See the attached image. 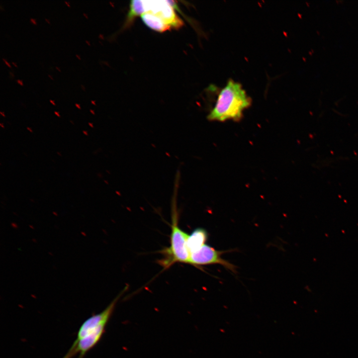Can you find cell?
Listing matches in <instances>:
<instances>
[{"label":"cell","instance_id":"cell-1","mask_svg":"<svg viewBox=\"0 0 358 358\" xmlns=\"http://www.w3.org/2000/svg\"><path fill=\"white\" fill-rule=\"evenodd\" d=\"M101 312L87 319L80 327L75 340L63 358H84L86 354L99 342L118 300L126 288Z\"/></svg>","mask_w":358,"mask_h":358},{"label":"cell","instance_id":"cell-2","mask_svg":"<svg viewBox=\"0 0 358 358\" xmlns=\"http://www.w3.org/2000/svg\"><path fill=\"white\" fill-rule=\"evenodd\" d=\"M251 104V99L242 86L232 79L220 90L214 106L208 114L210 121H238Z\"/></svg>","mask_w":358,"mask_h":358},{"label":"cell","instance_id":"cell-3","mask_svg":"<svg viewBox=\"0 0 358 358\" xmlns=\"http://www.w3.org/2000/svg\"><path fill=\"white\" fill-rule=\"evenodd\" d=\"M179 178V175H177L172 201L170 246L161 251L164 257L159 261L164 269L168 268L176 263H189L190 253L187 247V240L189 235L179 228L178 223L177 196Z\"/></svg>","mask_w":358,"mask_h":358},{"label":"cell","instance_id":"cell-4","mask_svg":"<svg viewBox=\"0 0 358 358\" xmlns=\"http://www.w3.org/2000/svg\"><path fill=\"white\" fill-rule=\"evenodd\" d=\"M227 251H218L205 244L197 251L190 254L189 264L199 268L202 265L219 264L233 272H236V267L223 259L221 256Z\"/></svg>","mask_w":358,"mask_h":358},{"label":"cell","instance_id":"cell-5","mask_svg":"<svg viewBox=\"0 0 358 358\" xmlns=\"http://www.w3.org/2000/svg\"><path fill=\"white\" fill-rule=\"evenodd\" d=\"M145 13L151 12L162 18L172 28L183 25L170 0H143Z\"/></svg>","mask_w":358,"mask_h":358},{"label":"cell","instance_id":"cell-6","mask_svg":"<svg viewBox=\"0 0 358 358\" xmlns=\"http://www.w3.org/2000/svg\"><path fill=\"white\" fill-rule=\"evenodd\" d=\"M208 233L206 230L197 228L189 235L187 240V247L190 253H194L202 247L208 239Z\"/></svg>","mask_w":358,"mask_h":358},{"label":"cell","instance_id":"cell-7","mask_svg":"<svg viewBox=\"0 0 358 358\" xmlns=\"http://www.w3.org/2000/svg\"><path fill=\"white\" fill-rule=\"evenodd\" d=\"M141 17L148 27L156 31L163 32L172 29L162 18L151 12H145Z\"/></svg>","mask_w":358,"mask_h":358},{"label":"cell","instance_id":"cell-8","mask_svg":"<svg viewBox=\"0 0 358 358\" xmlns=\"http://www.w3.org/2000/svg\"><path fill=\"white\" fill-rule=\"evenodd\" d=\"M145 13L143 0H132L127 14L125 25L129 24L135 17L141 16Z\"/></svg>","mask_w":358,"mask_h":358},{"label":"cell","instance_id":"cell-9","mask_svg":"<svg viewBox=\"0 0 358 358\" xmlns=\"http://www.w3.org/2000/svg\"><path fill=\"white\" fill-rule=\"evenodd\" d=\"M2 60H3V61L4 62V63H5V64H6L8 67L11 68V66H10V65H9V64L4 59L2 58Z\"/></svg>","mask_w":358,"mask_h":358},{"label":"cell","instance_id":"cell-10","mask_svg":"<svg viewBox=\"0 0 358 358\" xmlns=\"http://www.w3.org/2000/svg\"><path fill=\"white\" fill-rule=\"evenodd\" d=\"M30 21L34 24H36V20L34 18H30Z\"/></svg>","mask_w":358,"mask_h":358},{"label":"cell","instance_id":"cell-11","mask_svg":"<svg viewBox=\"0 0 358 358\" xmlns=\"http://www.w3.org/2000/svg\"><path fill=\"white\" fill-rule=\"evenodd\" d=\"M16 82L18 83V84L20 85L21 86H23V83L21 80H17Z\"/></svg>","mask_w":358,"mask_h":358},{"label":"cell","instance_id":"cell-12","mask_svg":"<svg viewBox=\"0 0 358 358\" xmlns=\"http://www.w3.org/2000/svg\"><path fill=\"white\" fill-rule=\"evenodd\" d=\"M54 113H55V114L56 116H57L58 117H60V114H59V113H58V112L55 111H54Z\"/></svg>","mask_w":358,"mask_h":358},{"label":"cell","instance_id":"cell-13","mask_svg":"<svg viewBox=\"0 0 358 358\" xmlns=\"http://www.w3.org/2000/svg\"><path fill=\"white\" fill-rule=\"evenodd\" d=\"M26 128L30 132H31V133L33 132V130L29 127H27Z\"/></svg>","mask_w":358,"mask_h":358},{"label":"cell","instance_id":"cell-14","mask_svg":"<svg viewBox=\"0 0 358 358\" xmlns=\"http://www.w3.org/2000/svg\"><path fill=\"white\" fill-rule=\"evenodd\" d=\"M83 133L85 135L88 136V135H89V134H88V132H87V131L83 130Z\"/></svg>","mask_w":358,"mask_h":358},{"label":"cell","instance_id":"cell-15","mask_svg":"<svg viewBox=\"0 0 358 358\" xmlns=\"http://www.w3.org/2000/svg\"><path fill=\"white\" fill-rule=\"evenodd\" d=\"M75 105H76V106L78 108H79V109H81V108L80 104H78V103H75Z\"/></svg>","mask_w":358,"mask_h":358},{"label":"cell","instance_id":"cell-16","mask_svg":"<svg viewBox=\"0 0 358 358\" xmlns=\"http://www.w3.org/2000/svg\"><path fill=\"white\" fill-rule=\"evenodd\" d=\"M50 102L53 105H56V104L55 103V102H54V101H53L52 99H50Z\"/></svg>","mask_w":358,"mask_h":358},{"label":"cell","instance_id":"cell-17","mask_svg":"<svg viewBox=\"0 0 358 358\" xmlns=\"http://www.w3.org/2000/svg\"><path fill=\"white\" fill-rule=\"evenodd\" d=\"M88 124H89V125L91 127H92V128L93 127V125L92 123H90V122H89V123H88Z\"/></svg>","mask_w":358,"mask_h":358},{"label":"cell","instance_id":"cell-18","mask_svg":"<svg viewBox=\"0 0 358 358\" xmlns=\"http://www.w3.org/2000/svg\"><path fill=\"white\" fill-rule=\"evenodd\" d=\"M0 114L1 115V116H2L3 117H5L4 114L2 112L0 111Z\"/></svg>","mask_w":358,"mask_h":358},{"label":"cell","instance_id":"cell-19","mask_svg":"<svg viewBox=\"0 0 358 358\" xmlns=\"http://www.w3.org/2000/svg\"><path fill=\"white\" fill-rule=\"evenodd\" d=\"M90 111L92 114H94V112L93 110L90 109Z\"/></svg>","mask_w":358,"mask_h":358},{"label":"cell","instance_id":"cell-20","mask_svg":"<svg viewBox=\"0 0 358 358\" xmlns=\"http://www.w3.org/2000/svg\"><path fill=\"white\" fill-rule=\"evenodd\" d=\"M0 125L1 127V128H4V126L3 125V124L2 123H0Z\"/></svg>","mask_w":358,"mask_h":358},{"label":"cell","instance_id":"cell-21","mask_svg":"<svg viewBox=\"0 0 358 358\" xmlns=\"http://www.w3.org/2000/svg\"><path fill=\"white\" fill-rule=\"evenodd\" d=\"M65 2L68 6V7H70V5H69L68 2H67V1H65Z\"/></svg>","mask_w":358,"mask_h":358},{"label":"cell","instance_id":"cell-22","mask_svg":"<svg viewBox=\"0 0 358 358\" xmlns=\"http://www.w3.org/2000/svg\"><path fill=\"white\" fill-rule=\"evenodd\" d=\"M83 15L86 17V18H88V16L85 13H83Z\"/></svg>","mask_w":358,"mask_h":358},{"label":"cell","instance_id":"cell-23","mask_svg":"<svg viewBox=\"0 0 358 358\" xmlns=\"http://www.w3.org/2000/svg\"><path fill=\"white\" fill-rule=\"evenodd\" d=\"M91 103L93 105H95V102L93 100H91Z\"/></svg>","mask_w":358,"mask_h":358},{"label":"cell","instance_id":"cell-24","mask_svg":"<svg viewBox=\"0 0 358 358\" xmlns=\"http://www.w3.org/2000/svg\"><path fill=\"white\" fill-rule=\"evenodd\" d=\"M76 56L79 60L81 59L80 57L78 55L76 54Z\"/></svg>","mask_w":358,"mask_h":358},{"label":"cell","instance_id":"cell-25","mask_svg":"<svg viewBox=\"0 0 358 358\" xmlns=\"http://www.w3.org/2000/svg\"><path fill=\"white\" fill-rule=\"evenodd\" d=\"M86 42L88 44V45H90V42L87 40H86Z\"/></svg>","mask_w":358,"mask_h":358},{"label":"cell","instance_id":"cell-26","mask_svg":"<svg viewBox=\"0 0 358 358\" xmlns=\"http://www.w3.org/2000/svg\"><path fill=\"white\" fill-rule=\"evenodd\" d=\"M57 154H58L59 156H62L61 154L59 152H57Z\"/></svg>","mask_w":358,"mask_h":358},{"label":"cell","instance_id":"cell-27","mask_svg":"<svg viewBox=\"0 0 358 358\" xmlns=\"http://www.w3.org/2000/svg\"><path fill=\"white\" fill-rule=\"evenodd\" d=\"M45 20L49 24H50V22L49 21V20H48L47 19L45 18Z\"/></svg>","mask_w":358,"mask_h":358},{"label":"cell","instance_id":"cell-28","mask_svg":"<svg viewBox=\"0 0 358 358\" xmlns=\"http://www.w3.org/2000/svg\"><path fill=\"white\" fill-rule=\"evenodd\" d=\"M12 64L15 67H17V65H16L14 62H12Z\"/></svg>","mask_w":358,"mask_h":358},{"label":"cell","instance_id":"cell-29","mask_svg":"<svg viewBox=\"0 0 358 358\" xmlns=\"http://www.w3.org/2000/svg\"><path fill=\"white\" fill-rule=\"evenodd\" d=\"M48 77H50L52 80H53V78L50 75H48Z\"/></svg>","mask_w":358,"mask_h":358},{"label":"cell","instance_id":"cell-30","mask_svg":"<svg viewBox=\"0 0 358 358\" xmlns=\"http://www.w3.org/2000/svg\"><path fill=\"white\" fill-rule=\"evenodd\" d=\"M70 122L71 123V124H74V122H73V121L70 120Z\"/></svg>","mask_w":358,"mask_h":358},{"label":"cell","instance_id":"cell-31","mask_svg":"<svg viewBox=\"0 0 358 358\" xmlns=\"http://www.w3.org/2000/svg\"><path fill=\"white\" fill-rule=\"evenodd\" d=\"M81 86L82 87L83 90H85L84 87H83V86L82 85H81Z\"/></svg>","mask_w":358,"mask_h":358},{"label":"cell","instance_id":"cell-32","mask_svg":"<svg viewBox=\"0 0 358 358\" xmlns=\"http://www.w3.org/2000/svg\"><path fill=\"white\" fill-rule=\"evenodd\" d=\"M56 68L59 72H60V70L58 68V67H56Z\"/></svg>","mask_w":358,"mask_h":358}]
</instances>
